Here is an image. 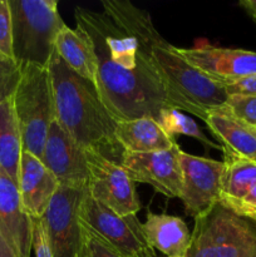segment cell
Here are the masks:
<instances>
[{"instance_id": "8992f818", "label": "cell", "mask_w": 256, "mask_h": 257, "mask_svg": "<svg viewBox=\"0 0 256 257\" xmlns=\"http://www.w3.org/2000/svg\"><path fill=\"white\" fill-rule=\"evenodd\" d=\"M186 257H256V221L216 203L195 217Z\"/></svg>"}, {"instance_id": "4fadbf2b", "label": "cell", "mask_w": 256, "mask_h": 257, "mask_svg": "<svg viewBox=\"0 0 256 257\" xmlns=\"http://www.w3.org/2000/svg\"><path fill=\"white\" fill-rule=\"evenodd\" d=\"M42 161L59 186L87 188V152L63 130L57 119L53 120L48 132Z\"/></svg>"}, {"instance_id": "d6986e66", "label": "cell", "mask_w": 256, "mask_h": 257, "mask_svg": "<svg viewBox=\"0 0 256 257\" xmlns=\"http://www.w3.org/2000/svg\"><path fill=\"white\" fill-rule=\"evenodd\" d=\"M55 52L75 74L97 88V57L92 42L83 30L77 27L73 29L65 24L55 39Z\"/></svg>"}, {"instance_id": "4316f807", "label": "cell", "mask_w": 256, "mask_h": 257, "mask_svg": "<svg viewBox=\"0 0 256 257\" xmlns=\"http://www.w3.org/2000/svg\"><path fill=\"white\" fill-rule=\"evenodd\" d=\"M33 251L35 257H53L42 218H33Z\"/></svg>"}, {"instance_id": "83f0119b", "label": "cell", "mask_w": 256, "mask_h": 257, "mask_svg": "<svg viewBox=\"0 0 256 257\" xmlns=\"http://www.w3.org/2000/svg\"><path fill=\"white\" fill-rule=\"evenodd\" d=\"M227 208L232 210L238 216L256 221V185L240 201L232 203Z\"/></svg>"}, {"instance_id": "52a82bcc", "label": "cell", "mask_w": 256, "mask_h": 257, "mask_svg": "<svg viewBox=\"0 0 256 257\" xmlns=\"http://www.w3.org/2000/svg\"><path fill=\"white\" fill-rule=\"evenodd\" d=\"M83 228L120 257H156L136 215L120 216L95 201L85 190L79 208Z\"/></svg>"}, {"instance_id": "4dcf8cb0", "label": "cell", "mask_w": 256, "mask_h": 257, "mask_svg": "<svg viewBox=\"0 0 256 257\" xmlns=\"http://www.w3.org/2000/svg\"><path fill=\"white\" fill-rule=\"evenodd\" d=\"M240 7H242L251 18L256 17V0H242L240 2Z\"/></svg>"}, {"instance_id": "e0dca14e", "label": "cell", "mask_w": 256, "mask_h": 257, "mask_svg": "<svg viewBox=\"0 0 256 257\" xmlns=\"http://www.w3.org/2000/svg\"><path fill=\"white\" fill-rule=\"evenodd\" d=\"M142 230L147 242L153 250H158L166 257H186L190 248L191 233L181 217L158 215L148 211Z\"/></svg>"}, {"instance_id": "5bb4252c", "label": "cell", "mask_w": 256, "mask_h": 257, "mask_svg": "<svg viewBox=\"0 0 256 257\" xmlns=\"http://www.w3.org/2000/svg\"><path fill=\"white\" fill-rule=\"evenodd\" d=\"M0 235L18 257L33 251V218L25 212L18 185L0 168Z\"/></svg>"}, {"instance_id": "ba28073f", "label": "cell", "mask_w": 256, "mask_h": 257, "mask_svg": "<svg viewBox=\"0 0 256 257\" xmlns=\"http://www.w3.org/2000/svg\"><path fill=\"white\" fill-rule=\"evenodd\" d=\"M85 190L59 186L43 215L53 257H78L82 245L79 208Z\"/></svg>"}, {"instance_id": "7402d4cb", "label": "cell", "mask_w": 256, "mask_h": 257, "mask_svg": "<svg viewBox=\"0 0 256 257\" xmlns=\"http://www.w3.org/2000/svg\"><path fill=\"white\" fill-rule=\"evenodd\" d=\"M157 123L170 137L175 138V136L177 135L187 136V137L196 138L206 147L218 148V145H216L206 137L200 125L192 118L186 115L177 108L170 107L163 109L158 115Z\"/></svg>"}, {"instance_id": "3957f363", "label": "cell", "mask_w": 256, "mask_h": 257, "mask_svg": "<svg viewBox=\"0 0 256 257\" xmlns=\"http://www.w3.org/2000/svg\"><path fill=\"white\" fill-rule=\"evenodd\" d=\"M48 69L58 123L84 151L120 165L124 151L115 138L117 122L100 100L94 85L75 74L55 50Z\"/></svg>"}, {"instance_id": "603a6c76", "label": "cell", "mask_w": 256, "mask_h": 257, "mask_svg": "<svg viewBox=\"0 0 256 257\" xmlns=\"http://www.w3.org/2000/svg\"><path fill=\"white\" fill-rule=\"evenodd\" d=\"M22 75V67L15 60L0 54V104L10 99L18 87Z\"/></svg>"}, {"instance_id": "8fae6325", "label": "cell", "mask_w": 256, "mask_h": 257, "mask_svg": "<svg viewBox=\"0 0 256 257\" xmlns=\"http://www.w3.org/2000/svg\"><path fill=\"white\" fill-rule=\"evenodd\" d=\"M180 165L182 171L180 200L185 206V212L197 217L220 202L225 163L181 151Z\"/></svg>"}, {"instance_id": "7c38bea8", "label": "cell", "mask_w": 256, "mask_h": 257, "mask_svg": "<svg viewBox=\"0 0 256 257\" xmlns=\"http://www.w3.org/2000/svg\"><path fill=\"white\" fill-rule=\"evenodd\" d=\"M181 151L176 143L171 150L161 152L124 153L120 166L135 183H147L166 197L180 198L182 191Z\"/></svg>"}, {"instance_id": "5b68a950", "label": "cell", "mask_w": 256, "mask_h": 257, "mask_svg": "<svg viewBox=\"0 0 256 257\" xmlns=\"http://www.w3.org/2000/svg\"><path fill=\"white\" fill-rule=\"evenodd\" d=\"M20 67L22 75L12 102L22 133L23 151L42 160L48 132L55 119L52 78L47 67L35 64Z\"/></svg>"}, {"instance_id": "277c9868", "label": "cell", "mask_w": 256, "mask_h": 257, "mask_svg": "<svg viewBox=\"0 0 256 257\" xmlns=\"http://www.w3.org/2000/svg\"><path fill=\"white\" fill-rule=\"evenodd\" d=\"M13 19V50L15 62L49 65L55 39L65 25L57 0H9Z\"/></svg>"}, {"instance_id": "ffe728a7", "label": "cell", "mask_w": 256, "mask_h": 257, "mask_svg": "<svg viewBox=\"0 0 256 257\" xmlns=\"http://www.w3.org/2000/svg\"><path fill=\"white\" fill-rule=\"evenodd\" d=\"M23 140L12 98L0 104V168L18 185Z\"/></svg>"}, {"instance_id": "484cf974", "label": "cell", "mask_w": 256, "mask_h": 257, "mask_svg": "<svg viewBox=\"0 0 256 257\" xmlns=\"http://www.w3.org/2000/svg\"><path fill=\"white\" fill-rule=\"evenodd\" d=\"M82 226V225H80ZM78 257H120L82 227V245Z\"/></svg>"}, {"instance_id": "f1b7e54d", "label": "cell", "mask_w": 256, "mask_h": 257, "mask_svg": "<svg viewBox=\"0 0 256 257\" xmlns=\"http://www.w3.org/2000/svg\"><path fill=\"white\" fill-rule=\"evenodd\" d=\"M227 95H255L256 97V74L238 79L236 82L223 85Z\"/></svg>"}, {"instance_id": "30bf717a", "label": "cell", "mask_w": 256, "mask_h": 257, "mask_svg": "<svg viewBox=\"0 0 256 257\" xmlns=\"http://www.w3.org/2000/svg\"><path fill=\"white\" fill-rule=\"evenodd\" d=\"M188 64L212 82L226 85L256 74V52L215 47L206 39H197L191 48H177Z\"/></svg>"}, {"instance_id": "44dd1931", "label": "cell", "mask_w": 256, "mask_h": 257, "mask_svg": "<svg viewBox=\"0 0 256 257\" xmlns=\"http://www.w3.org/2000/svg\"><path fill=\"white\" fill-rule=\"evenodd\" d=\"M223 163L220 203L228 207L240 201L256 185V160L228 156L223 157Z\"/></svg>"}, {"instance_id": "d4e9b609", "label": "cell", "mask_w": 256, "mask_h": 257, "mask_svg": "<svg viewBox=\"0 0 256 257\" xmlns=\"http://www.w3.org/2000/svg\"><path fill=\"white\" fill-rule=\"evenodd\" d=\"M0 54L14 59L13 50V19L9 0H0Z\"/></svg>"}, {"instance_id": "f546056e", "label": "cell", "mask_w": 256, "mask_h": 257, "mask_svg": "<svg viewBox=\"0 0 256 257\" xmlns=\"http://www.w3.org/2000/svg\"><path fill=\"white\" fill-rule=\"evenodd\" d=\"M0 257H18L2 235H0Z\"/></svg>"}, {"instance_id": "1f68e13d", "label": "cell", "mask_w": 256, "mask_h": 257, "mask_svg": "<svg viewBox=\"0 0 256 257\" xmlns=\"http://www.w3.org/2000/svg\"><path fill=\"white\" fill-rule=\"evenodd\" d=\"M252 19H253V22H255V24H256V17H253Z\"/></svg>"}, {"instance_id": "9a60e30c", "label": "cell", "mask_w": 256, "mask_h": 257, "mask_svg": "<svg viewBox=\"0 0 256 257\" xmlns=\"http://www.w3.org/2000/svg\"><path fill=\"white\" fill-rule=\"evenodd\" d=\"M18 188L25 212L32 218H42L59 183L40 158L23 151Z\"/></svg>"}, {"instance_id": "2e32d148", "label": "cell", "mask_w": 256, "mask_h": 257, "mask_svg": "<svg viewBox=\"0 0 256 257\" xmlns=\"http://www.w3.org/2000/svg\"><path fill=\"white\" fill-rule=\"evenodd\" d=\"M203 122L220 141L223 157L235 156L256 160V128L235 117L225 104L208 110Z\"/></svg>"}, {"instance_id": "6da1fadb", "label": "cell", "mask_w": 256, "mask_h": 257, "mask_svg": "<svg viewBox=\"0 0 256 257\" xmlns=\"http://www.w3.org/2000/svg\"><path fill=\"white\" fill-rule=\"evenodd\" d=\"M75 27L88 35L98 63L97 92L115 122L151 117L172 107L132 34L104 13L75 8ZM173 108V107H172Z\"/></svg>"}, {"instance_id": "ac0fdd59", "label": "cell", "mask_w": 256, "mask_h": 257, "mask_svg": "<svg viewBox=\"0 0 256 257\" xmlns=\"http://www.w3.org/2000/svg\"><path fill=\"white\" fill-rule=\"evenodd\" d=\"M115 138L124 153L161 152L171 150L177 143L151 117L118 122Z\"/></svg>"}, {"instance_id": "7a4b0ae2", "label": "cell", "mask_w": 256, "mask_h": 257, "mask_svg": "<svg viewBox=\"0 0 256 257\" xmlns=\"http://www.w3.org/2000/svg\"><path fill=\"white\" fill-rule=\"evenodd\" d=\"M103 13L137 39L141 53L165 89L173 108L205 120L208 110L227 100L222 84L212 82L191 67L153 25L150 13L128 0H104Z\"/></svg>"}, {"instance_id": "9c48e42d", "label": "cell", "mask_w": 256, "mask_h": 257, "mask_svg": "<svg viewBox=\"0 0 256 257\" xmlns=\"http://www.w3.org/2000/svg\"><path fill=\"white\" fill-rule=\"evenodd\" d=\"M87 152L88 193L120 216L137 215L141 202L136 183L124 168L95 152Z\"/></svg>"}, {"instance_id": "cb8c5ba5", "label": "cell", "mask_w": 256, "mask_h": 257, "mask_svg": "<svg viewBox=\"0 0 256 257\" xmlns=\"http://www.w3.org/2000/svg\"><path fill=\"white\" fill-rule=\"evenodd\" d=\"M225 107L238 119H241L251 127L256 128L255 95H228Z\"/></svg>"}]
</instances>
